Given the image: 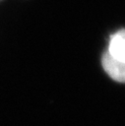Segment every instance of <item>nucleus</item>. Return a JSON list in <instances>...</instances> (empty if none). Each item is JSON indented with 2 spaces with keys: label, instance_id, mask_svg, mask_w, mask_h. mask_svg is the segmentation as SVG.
I'll return each instance as SVG.
<instances>
[{
  "label": "nucleus",
  "instance_id": "1",
  "mask_svg": "<svg viewBox=\"0 0 125 126\" xmlns=\"http://www.w3.org/2000/svg\"><path fill=\"white\" fill-rule=\"evenodd\" d=\"M101 65L112 80L119 83H125V61L113 58L106 51L102 55Z\"/></svg>",
  "mask_w": 125,
  "mask_h": 126
},
{
  "label": "nucleus",
  "instance_id": "2",
  "mask_svg": "<svg viewBox=\"0 0 125 126\" xmlns=\"http://www.w3.org/2000/svg\"><path fill=\"white\" fill-rule=\"evenodd\" d=\"M107 52L113 58L125 61V30L118 31L110 36Z\"/></svg>",
  "mask_w": 125,
  "mask_h": 126
}]
</instances>
